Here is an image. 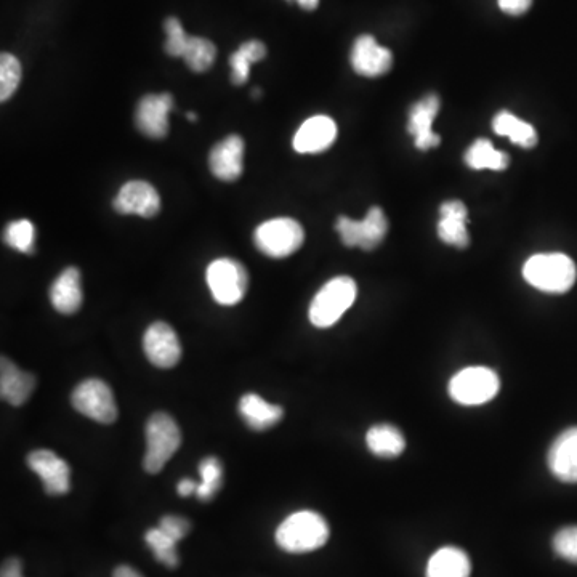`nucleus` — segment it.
I'll return each instance as SVG.
<instances>
[{
    "instance_id": "nucleus-1",
    "label": "nucleus",
    "mask_w": 577,
    "mask_h": 577,
    "mask_svg": "<svg viewBox=\"0 0 577 577\" xmlns=\"http://www.w3.org/2000/svg\"><path fill=\"white\" fill-rule=\"evenodd\" d=\"M329 525L319 513L300 510L292 513L276 529V544L287 553H308L329 541Z\"/></svg>"
},
{
    "instance_id": "nucleus-2",
    "label": "nucleus",
    "mask_w": 577,
    "mask_h": 577,
    "mask_svg": "<svg viewBox=\"0 0 577 577\" xmlns=\"http://www.w3.org/2000/svg\"><path fill=\"white\" fill-rule=\"evenodd\" d=\"M529 286L547 294H565L576 283V263L565 254L533 255L523 267Z\"/></svg>"
},
{
    "instance_id": "nucleus-3",
    "label": "nucleus",
    "mask_w": 577,
    "mask_h": 577,
    "mask_svg": "<svg viewBox=\"0 0 577 577\" xmlns=\"http://www.w3.org/2000/svg\"><path fill=\"white\" fill-rule=\"evenodd\" d=\"M356 295L358 287L355 279L337 276L327 281L311 302L308 311L311 324L319 329L334 326L345 315V311L355 303Z\"/></svg>"
},
{
    "instance_id": "nucleus-4",
    "label": "nucleus",
    "mask_w": 577,
    "mask_h": 577,
    "mask_svg": "<svg viewBox=\"0 0 577 577\" xmlns=\"http://www.w3.org/2000/svg\"><path fill=\"white\" fill-rule=\"evenodd\" d=\"M182 444V432L169 414L156 412L146 424V452L143 467L146 472H161Z\"/></svg>"
},
{
    "instance_id": "nucleus-5",
    "label": "nucleus",
    "mask_w": 577,
    "mask_h": 577,
    "mask_svg": "<svg viewBox=\"0 0 577 577\" xmlns=\"http://www.w3.org/2000/svg\"><path fill=\"white\" fill-rule=\"evenodd\" d=\"M501 380L493 369L472 366L457 372L449 382V395L462 406H481L496 398Z\"/></svg>"
},
{
    "instance_id": "nucleus-6",
    "label": "nucleus",
    "mask_w": 577,
    "mask_h": 577,
    "mask_svg": "<svg viewBox=\"0 0 577 577\" xmlns=\"http://www.w3.org/2000/svg\"><path fill=\"white\" fill-rule=\"evenodd\" d=\"M255 246L271 259H284L299 251L305 231L294 218H273L255 230Z\"/></svg>"
},
{
    "instance_id": "nucleus-7",
    "label": "nucleus",
    "mask_w": 577,
    "mask_h": 577,
    "mask_svg": "<svg viewBox=\"0 0 577 577\" xmlns=\"http://www.w3.org/2000/svg\"><path fill=\"white\" fill-rule=\"evenodd\" d=\"M207 284L215 302L231 307L241 302L249 287V275L241 263L233 259H218L207 268Z\"/></svg>"
},
{
    "instance_id": "nucleus-8",
    "label": "nucleus",
    "mask_w": 577,
    "mask_h": 577,
    "mask_svg": "<svg viewBox=\"0 0 577 577\" xmlns=\"http://www.w3.org/2000/svg\"><path fill=\"white\" fill-rule=\"evenodd\" d=\"M71 403L79 414L98 424L109 425L118 419V404L114 400L113 390L103 380L81 382L71 396Z\"/></svg>"
},
{
    "instance_id": "nucleus-9",
    "label": "nucleus",
    "mask_w": 577,
    "mask_h": 577,
    "mask_svg": "<svg viewBox=\"0 0 577 577\" xmlns=\"http://www.w3.org/2000/svg\"><path fill=\"white\" fill-rule=\"evenodd\" d=\"M335 230L347 247H360L363 251H372L382 244L388 231V220L384 210L372 207L368 215L361 220H350L348 217H339L335 223Z\"/></svg>"
},
{
    "instance_id": "nucleus-10",
    "label": "nucleus",
    "mask_w": 577,
    "mask_h": 577,
    "mask_svg": "<svg viewBox=\"0 0 577 577\" xmlns=\"http://www.w3.org/2000/svg\"><path fill=\"white\" fill-rule=\"evenodd\" d=\"M145 355L156 368L170 369L177 366L182 358V345L178 340L177 332L167 323L151 324L143 337Z\"/></svg>"
},
{
    "instance_id": "nucleus-11",
    "label": "nucleus",
    "mask_w": 577,
    "mask_h": 577,
    "mask_svg": "<svg viewBox=\"0 0 577 577\" xmlns=\"http://www.w3.org/2000/svg\"><path fill=\"white\" fill-rule=\"evenodd\" d=\"M174 109V97L170 93L146 95L138 103L135 124L146 137L161 140L169 132V113Z\"/></svg>"
},
{
    "instance_id": "nucleus-12",
    "label": "nucleus",
    "mask_w": 577,
    "mask_h": 577,
    "mask_svg": "<svg viewBox=\"0 0 577 577\" xmlns=\"http://www.w3.org/2000/svg\"><path fill=\"white\" fill-rule=\"evenodd\" d=\"M29 469L37 473L44 483L45 493L50 496H63L71 488V469L65 460L49 449H37L28 456Z\"/></svg>"
},
{
    "instance_id": "nucleus-13",
    "label": "nucleus",
    "mask_w": 577,
    "mask_h": 577,
    "mask_svg": "<svg viewBox=\"0 0 577 577\" xmlns=\"http://www.w3.org/2000/svg\"><path fill=\"white\" fill-rule=\"evenodd\" d=\"M114 209L122 215H140L151 218L161 210V198L153 185L143 180L127 182L113 202Z\"/></svg>"
},
{
    "instance_id": "nucleus-14",
    "label": "nucleus",
    "mask_w": 577,
    "mask_h": 577,
    "mask_svg": "<svg viewBox=\"0 0 577 577\" xmlns=\"http://www.w3.org/2000/svg\"><path fill=\"white\" fill-rule=\"evenodd\" d=\"M440 98L435 93L417 101L409 111L408 130L414 137L416 148L422 151L433 150L440 145V135L433 132V121L440 111Z\"/></svg>"
},
{
    "instance_id": "nucleus-15",
    "label": "nucleus",
    "mask_w": 577,
    "mask_h": 577,
    "mask_svg": "<svg viewBox=\"0 0 577 577\" xmlns=\"http://www.w3.org/2000/svg\"><path fill=\"white\" fill-rule=\"evenodd\" d=\"M350 60L356 73L364 77L384 76L393 66L392 52L377 44L369 34L356 39Z\"/></svg>"
},
{
    "instance_id": "nucleus-16",
    "label": "nucleus",
    "mask_w": 577,
    "mask_h": 577,
    "mask_svg": "<svg viewBox=\"0 0 577 577\" xmlns=\"http://www.w3.org/2000/svg\"><path fill=\"white\" fill-rule=\"evenodd\" d=\"M210 172L222 182H235L244 170V140L230 135L212 148L209 156Z\"/></svg>"
},
{
    "instance_id": "nucleus-17",
    "label": "nucleus",
    "mask_w": 577,
    "mask_h": 577,
    "mask_svg": "<svg viewBox=\"0 0 577 577\" xmlns=\"http://www.w3.org/2000/svg\"><path fill=\"white\" fill-rule=\"evenodd\" d=\"M550 472L563 483H577V427L568 428L550 446Z\"/></svg>"
},
{
    "instance_id": "nucleus-18",
    "label": "nucleus",
    "mask_w": 577,
    "mask_h": 577,
    "mask_svg": "<svg viewBox=\"0 0 577 577\" xmlns=\"http://www.w3.org/2000/svg\"><path fill=\"white\" fill-rule=\"evenodd\" d=\"M337 138V126L327 116H315L303 122L294 137V150L300 154L323 153Z\"/></svg>"
},
{
    "instance_id": "nucleus-19",
    "label": "nucleus",
    "mask_w": 577,
    "mask_h": 577,
    "mask_svg": "<svg viewBox=\"0 0 577 577\" xmlns=\"http://www.w3.org/2000/svg\"><path fill=\"white\" fill-rule=\"evenodd\" d=\"M440 222H438V236L444 244L465 249L469 246L470 238L467 233L469 212L464 202L452 199L441 204Z\"/></svg>"
},
{
    "instance_id": "nucleus-20",
    "label": "nucleus",
    "mask_w": 577,
    "mask_h": 577,
    "mask_svg": "<svg viewBox=\"0 0 577 577\" xmlns=\"http://www.w3.org/2000/svg\"><path fill=\"white\" fill-rule=\"evenodd\" d=\"M36 379L33 374L21 371L9 358L0 361V395L12 406H23L34 392Z\"/></svg>"
},
{
    "instance_id": "nucleus-21",
    "label": "nucleus",
    "mask_w": 577,
    "mask_h": 577,
    "mask_svg": "<svg viewBox=\"0 0 577 577\" xmlns=\"http://www.w3.org/2000/svg\"><path fill=\"white\" fill-rule=\"evenodd\" d=\"M50 302L63 315H73L82 305L81 273L74 267L66 268L50 287Z\"/></svg>"
},
{
    "instance_id": "nucleus-22",
    "label": "nucleus",
    "mask_w": 577,
    "mask_h": 577,
    "mask_svg": "<svg viewBox=\"0 0 577 577\" xmlns=\"http://www.w3.org/2000/svg\"><path fill=\"white\" fill-rule=\"evenodd\" d=\"M239 414L243 417L247 427L262 432L275 427L279 420L283 419L284 411L281 406L268 403L262 396L247 393L239 401Z\"/></svg>"
},
{
    "instance_id": "nucleus-23",
    "label": "nucleus",
    "mask_w": 577,
    "mask_h": 577,
    "mask_svg": "<svg viewBox=\"0 0 577 577\" xmlns=\"http://www.w3.org/2000/svg\"><path fill=\"white\" fill-rule=\"evenodd\" d=\"M472 563L464 550L443 547L428 560L427 577H470Z\"/></svg>"
},
{
    "instance_id": "nucleus-24",
    "label": "nucleus",
    "mask_w": 577,
    "mask_h": 577,
    "mask_svg": "<svg viewBox=\"0 0 577 577\" xmlns=\"http://www.w3.org/2000/svg\"><path fill=\"white\" fill-rule=\"evenodd\" d=\"M493 130L501 137L510 138L513 145L531 150L537 145V132L529 122L521 121L510 111H501L493 119Z\"/></svg>"
},
{
    "instance_id": "nucleus-25",
    "label": "nucleus",
    "mask_w": 577,
    "mask_h": 577,
    "mask_svg": "<svg viewBox=\"0 0 577 577\" xmlns=\"http://www.w3.org/2000/svg\"><path fill=\"white\" fill-rule=\"evenodd\" d=\"M366 444H368L372 454H376L377 457H384V459L398 457L403 454L404 448H406L403 433L398 428L388 424L374 425V427L369 428Z\"/></svg>"
},
{
    "instance_id": "nucleus-26",
    "label": "nucleus",
    "mask_w": 577,
    "mask_h": 577,
    "mask_svg": "<svg viewBox=\"0 0 577 577\" xmlns=\"http://www.w3.org/2000/svg\"><path fill=\"white\" fill-rule=\"evenodd\" d=\"M465 164L473 170H505L509 167L510 158L504 151L494 148L486 138H478L465 153Z\"/></svg>"
},
{
    "instance_id": "nucleus-27",
    "label": "nucleus",
    "mask_w": 577,
    "mask_h": 577,
    "mask_svg": "<svg viewBox=\"0 0 577 577\" xmlns=\"http://www.w3.org/2000/svg\"><path fill=\"white\" fill-rule=\"evenodd\" d=\"M215 57H217V47L212 42L204 37H188L182 58L194 73L207 71L210 66L214 65Z\"/></svg>"
},
{
    "instance_id": "nucleus-28",
    "label": "nucleus",
    "mask_w": 577,
    "mask_h": 577,
    "mask_svg": "<svg viewBox=\"0 0 577 577\" xmlns=\"http://www.w3.org/2000/svg\"><path fill=\"white\" fill-rule=\"evenodd\" d=\"M145 541L148 547L153 550L154 558L159 563L170 569L177 568L180 558H178L177 541L174 537L164 533L161 528H154L145 534Z\"/></svg>"
},
{
    "instance_id": "nucleus-29",
    "label": "nucleus",
    "mask_w": 577,
    "mask_h": 577,
    "mask_svg": "<svg viewBox=\"0 0 577 577\" xmlns=\"http://www.w3.org/2000/svg\"><path fill=\"white\" fill-rule=\"evenodd\" d=\"M199 473H201L202 481L201 485H198L196 496L206 502L217 494L218 489L222 488V464L215 457H206L199 464Z\"/></svg>"
},
{
    "instance_id": "nucleus-30",
    "label": "nucleus",
    "mask_w": 577,
    "mask_h": 577,
    "mask_svg": "<svg viewBox=\"0 0 577 577\" xmlns=\"http://www.w3.org/2000/svg\"><path fill=\"white\" fill-rule=\"evenodd\" d=\"M36 228L29 220H17L5 228V243L23 254H33Z\"/></svg>"
},
{
    "instance_id": "nucleus-31",
    "label": "nucleus",
    "mask_w": 577,
    "mask_h": 577,
    "mask_svg": "<svg viewBox=\"0 0 577 577\" xmlns=\"http://www.w3.org/2000/svg\"><path fill=\"white\" fill-rule=\"evenodd\" d=\"M21 82V63L12 53L0 57V101H7L17 92Z\"/></svg>"
},
{
    "instance_id": "nucleus-32",
    "label": "nucleus",
    "mask_w": 577,
    "mask_h": 577,
    "mask_svg": "<svg viewBox=\"0 0 577 577\" xmlns=\"http://www.w3.org/2000/svg\"><path fill=\"white\" fill-rule=\"evenodd\" d=\"M553 550L558 557L577 565V526L560 529L553 537Z\"/></svg>"
},
{
    "instance_id": "nucleus-33",
    "label": "nucleus",
    "mask_w": 577,
    "mask_h": 577,
    "mask_svg": "<svg viewBox=\"0 0 577 577\" xmlns=\"http://www.w3.org/2000/svg\"><path fill=\"white\" fill-rule=\"evenodd\" d=\"M164 29L167 34L166 52L172 57H183L190 36L183 31L182 23L177 18H167Z\"/></svg>"
},
{
    "instance_id": "nucleus-34",
    "label": "nucleus",
    "mask_w": 577,
    "mask_h": 577,
    "mask_svg": "<svg viewBox=\"0 0 577 577\" xmlns=\"http://www.w3.org/2000/svg\"><path fill=\"white\" fill-rule=\"evenodd\" d=\"M159 528L170 537H174L175 541L180 542L183 537H186V534L190 533L191 525L190 521L185 520V518L167 515V517L162 518Z\"/></svg>"
},
{
    "instance_id": "nucleus-35",
    "label": "nucleus",
    "mask_w": 577,
    "mask_h": 577,
    "mask_svg": "<svg viewBox=\"0 0 577 577\" xmlns=\"http://www.w3.org/2000/svg\"><path fill=\"white\" fill-rule=\"evenodd\" d=\"M230 65L231 82L235 85L246 84L247 79H249V73H251V61L247 60L239 50H236L230 57Z\"/></svg>"
},
{
    "instance_id": "nucleus-36",
    "label": "nucleus",
    "mask_w": 577,
    "mask_h": 577,
    "mask_svg": "<svg viewBox=\"0 0 577 577\" xmlns=\"http://www.w3.org/2000/svg\"><path fill=\"white\" fill-rule=\"evenodd\" d=\"M499 9L512 17H520L523 13L528 12L529 7L533 5V0H497Z\"/></svg>"
},
{
    "instance_id": "nucleus-37",
    "label": "nucleus",
    "mask_w": 577,
    "mask_h": 577,
    "mask_svg": "<svg viewBox=\"0 0 577 577\" xmlns=\"http://www.w3.org/2000/svg\"><path fill=\"white\" fill-rule=\"evenodd\" d=\"M239 52L243 53L244 57L251 63L263 60L267 57V47L260 41H249L239 47Z\"/></svg>"
},
{
    "instance_id": "nucleus-38",
    "label": "nucleus",
    "mask_w": 577,
    "mask_h": 577,
    "mask_svg": "<svg viewBox=\"0 0 577 577\" xmlns=\"http://www.w3.org/2000/svg\"><path fill=\"white\" fill-rule=\"evenodd\" d=\"M0 577H23V566L18 558H10L2 565Z\"/></svg>"
},
{
    "instance_id": "nucleus-39",
    "label": "nucleus",
    "mask_w": 577,
    "mask_h": 577,
    "mask_svg": "<svg viewBox=\"0 0 577 577\" xmlns=\"http://www.w3.org/2000/svg\"><path fill=\"white\" fill-rule=\"evenodd\" d=\"M178 494L182 497L191 496V494L196 493L198 491V483H194L193 480H185L180 481L177 486Z\"/></svg>"
},
{
    "instance_id": "nucleus-40",
    "label": "nucleus",
    "mask_w": 577,
    "mask_h": 577,
    "mask_svg": "<svg viewBox=\"0 0 577 577\" xmlns=\"http://www.w3.org/2000/svg\"><path fill=\"white\" fill-rule=\"evenodd\" d=\"M113 577H143L142 574L138 573L137 569L132 568V566L121 565L114 569Z\"/></svg>"
},
{
    "instance_id": "nucleus-41",
    "label": "nucleus",
    "mask_w": 577,
    "mask_h": 577,
    "mask_svg": "<svg viewBox=\"0 0 577 577\" xmlns=\"http://www.w3.org/2000/svg\"><path fill=\"white\" fill-rule=\"evenodd\" d=\"M297 2L305 10H315L319 5V0H297Z\"/></svg>"
},
{
    "instance_id": "nucleus-42",
    "label": "nucleus",
    "mask_w": 577,
    "mask_h": 577,
    "mask_svg": "<svg viewBox=\"0 0 577 577\" xmlns=\"http://www.w3.org/2000/svg\"><path fill=\"white\" fill-rule=\"evenodd\" d=\"M186 118L190 119V121H198V116L194 113H186Z\"/></svg>"
}]
</instances>
